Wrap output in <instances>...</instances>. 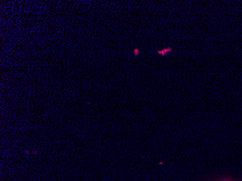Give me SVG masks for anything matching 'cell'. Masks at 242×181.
<instances>
[{"label":"cell","mask_w":242,"mask_h":181,"mask_svg":"<svg viewBox=\"0 0 242 181\" xmlns=\"http://www.w3.org/2000/svg\"><path fill=\"white\" fill-rule=\"evenodd\" d=\"M171 51H172V49H171V47H169L168 48V49H162V50L157 51V54H159V55H162V56H165V55H166V53L171 52Z\"/></svg>","instance_id":"1"},{"label":"cell","mask_w":242,"mask_h":181,"mask_svg":"<svg viewBox=\"0 0 242 181\" xmlns=\"http://www.w3.org/2000/svg\"><path fill=\"white\" fill-rule=\"evenodd\" d=\"M133 52H134L135 56H137V55H139V51L138 49H135L134 51H133Z\"/></svg>","instance_id":"2"}]
</instances>
